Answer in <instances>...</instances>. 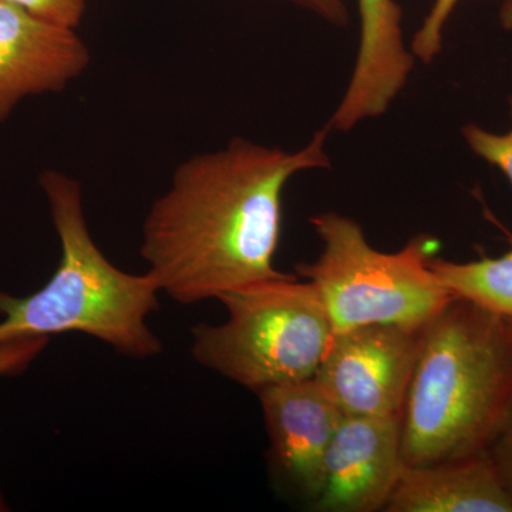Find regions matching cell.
<instances>
[{
    "label": "cell",
    "instance_id": "cell-1",
    "mask_svg": "<svg viewBox=\"0 0 512 512\" xmlns=\"http://www.w3.org/2000/svg\"><path fill=\"white\" fill-rule=\"evenodd\" d=\"M328 126L298 151L234 138L178 165L143 225L141 256L160 291L181 305L288 278L275 268L282 195L303 171L330 167Z\"/></svg>",
    "mask_w": 512,
    "mask_h": 512
},
{
    "label": "cell",
    "instance_id": "cell-2",
    "mask_svg": "<svg viewBox=\"0 0 512 512\" xmlns=\"http://www.w3.org/2000/svg\"><path fill=\"white\" fill-rule=\"evenodd\" d=\"M511 416L510 323L456 298L421 330L400 413L406 466L487 453Z\"/></svg>",
    "mask_w": 512,
    "mask_h": 512
},
{
    "label": "cell",
    "instance_id": "cell-3",
    "mask_svg": "<svg viewBox=\"0 0 512 512\" xmlns=\"http://www.w3.org/2000/svg\"><path fill=\"white\" fill-rule=\"evenodd\" d=\"M40 187L60 239L55 274L28 298L0 292V343L77 332L131 359L161 355V339L148 326L160 308L156 279L128 274L97 247L84 217L79 181L55 170L40 174Z\"/></svg>",
    "mask_w": 512,
    "mask_h": 512
},
{
    "label": "cell",
    "instance_id": "cell-4",
    "mask_svg": "<svg viewBox=\"0 0 512 512\" xmlns=\"http://www.w3.org/2000/svg\"><path fill=\"white\" fill-rule=\"evenodd\" d=\"M311 224L322 254L296 271L318 291L333 335L367 325L423 329L456 299L431 268L436 239L417 235L400 251L382 252L346 215L323 212Z\"/></svg>",
    "mask_w": 512,
    "mask_h": 512
},
{
    "label": "cell",
    "instance_id": "cell-5",
    "mask_svg": "<svg viewBox=\"0 0 512 512\" xmlns=\"http://www.w3.org/2000/svg\"><path fill=\"white\" fill-rule=\"evenodd\" d=\"M217 299L228 318L192 328L195 362L255 393L315 377L333 328L311 282L291 275L242 286Z\"/></svg>",
    "mask_w": 512,
    "mask_h": 512
},
{
    "label": "cell",
    "instance_id": "cell-6",
    "mask_svg": "<svg viewBox=\"0 0 512 512\" xmlns=\"http://www.w3.org/2000/svg\"><path fill=\"white\" fill-rule=\"evenodd\" d=\"M421 330L367 325L336 333L316 380L345 416H400Z\"/></svg>",
    "mask_w": 512,
    "mask_h": 512
},
{
    "label": "cell",
    "instance_id": "cell-7",
    "mask_svg": "<svg viewBox=\"0 0 512 512\" xmlns=\"http://www.w3.org/2000/svg\"><path fill=\"white\" fill-rule=\"evenodd\" d=\"M406 461L400 416H345L330 441L313 507L325 512L384 510Z\"/></svg>",
    "mask_w": 512,
    "mask_h": 512
},
{
    "label": "cell",
    "instance_id": "cell-8",
    "mask_svg": "<svg viewBox=\"0 0 512 512\" xmlns=\"http://www.w3.org/2000/svg\"><path fill=\"white\" fill-rule=\"evenodd\" d=\"M89 64L76 29L0 0V123L26 97L63 92Z\"/></svg>",
    "mask_w": 512,
    "mask_h": 512
},
{
    "label": "cell",
    "instance_id": "cell-9",
    "mask_svg": "<svg viewBox=\"0 0 512 512\" xmlns=\"http://www.w3.org/2000/svg\"><path fill=\"white\" fill-rule=\"evenodd\" d=\"M256 394L276 474L313 504L322 488L326 451L345 414L316 377Z\"/></svg>",
    "mask_w": 512,
    "mask_h": 512
},
{
    "label": "cell",
    "instance_id": "cell-10",
    "mask_svg": "<svg viewBox=\"0 0 512 512\" xmlns=\"http://www.w3.org/2000/svg\"><path fill=\"white\" fill-rule=\"evenodd\" d=\"M359 50L348 89L330 117V130H353L362 121L383 116L414 69L404 43L403 12L396 0H357Z\"/></svg>",
    "mask_w": 512,
    "mask_h": 512
},
{
    "label": "cell",
    "instance_id": "cell-11",
    "mask_svg": "<svg viewBox=\"0 0 512 512\" xmlns=\"http://www.w3.org/2000/svg\"><path fill=\"white\" fill-rule=\"evenodd\" d=\"M384 511L512 512V494L487 451L406 467Z\"/></svg>",
    "mask_w": 512,
    "mask_h": 512
},
{
    "label": "cell",
    "instance_id": "cell-12",
    "mask_svg": "<svg viewBox=\"0 0 512 512\" xmlns=\"http://www.w3.org/2000/svg\"><path fill=\"white\" fill-rule=\"evenodd\" d=\"M431 268L454 298L512 318V235L510 249L501 256H483L470 262L433 258Z\"/></svg>",
    "mask_w": 512,
    "mask_h": 512
},
{
    "label": "cell",
    "instance_id": "cell-13",
    "mask_svg": "<svg viewBox=\"0 0 512 512\" xmlns=\"http://www.w3.org/2000/svg\"><path fill=\"white\" fill-rule=\"evenodd\" d=\"M508 107L512 123V96L508 99ZM461 134L471 153L500 170L512 187V126L507 133L498 134L470 123L461 128Z\"/></svg>",
    "mask_w": 512,
    "mask_h": 512
},
{
    "label": "cell",
    "instance_id": "cell-14",
    "mask_svg": "<svg viewBox=\"0 0 512 512\" xmlns=\"http://www.w3.org/2000/svg\"><path fill=\"white\" fill-rule=\"evenodd\" d=\"M460 0H434L433 6L424 18L419 30L414 33L410 52L421 62H434L443 49V35L448 20Z\"/></svg>",
    "mask_w": 512,
    "mask_h": 512
},
{
    "label": "cell",
    "instance_id": "cell-15",
    "mask_svg": "<svg viewBox=\"0 0 512 512\" xmlns=\"http://www.w3.org/2000/svg\"><path fill=\"white\" fill-rule=\"evenodd\" d=\"M3 2L18 5L56 25L77 29L82 23L89 0H3Z\"/></svg>",
    "mask_w": 512,
    "mask_h": 512
},
{
    "label": "cell",
    "instance_id": "cell-16",
    "mask_svg": "<svg viewBox=\"0 0 512 512\" xmlns=\"http://www.w3.org/2000/svg\"><path fill=\"white\" fill-rule=\"evenodd\" d=\"M50 338H22L0 343V376L19 375L46 349Z\"/></svg>",
    "mask_w": 512,
    "mask_h": 512
},
{
    "label": "cell",
    "instance_id": "cell-17",
    "mask_svg": "<svg viewBox=\"0 0 512 512\" xmlns=\"http://www.w3.org/2000/svg\"><path fill=\"white\" fill-rule=\"evenodd\" d=\"M296 8L311 12L336 28H345L349 23V10L345 0H281Z\"/></svg>",
    "mask_w": 512,
    "mask_h": 512
},
{
    "label": "cell",
    "instance_id": "cell-18",
    "mask_svg": "<svg viewBox=\"0 0 512 512\" xmlns=\"http://www.w3.org/2000/svg\"><path fill=\"white\" fill-rule=\"evenodd\" d=\"M504 484L512 494V416L488 450Z\"/></svg>",
    "mask_w": 512,
    "mask_h": 512
},
{
    "label": "cell",
    "instance_id": "cell-19",
    "mask_svg": "<svg viewBox=\"0 0 512 512\" xmlns=\"http://www.w3.org/2000/svg\"><path fill=\"white\" fill-rule=\"evenodd\" d=\"M498 19H500L501 28L512 32V0H503L498 12Z\"/></svg>",
    "mask_w": 512,
    "mask_h": 512
},
{
    "label": "cell",
    "instance_id": "cell-20",
    "mask_svg": "<svg viewBox=\"0 0 512 512\" xmlns=\"http://www.w3.org/2000/svg\"><path fill=\"white\" fill-rule=\"evenodd\" d=\"M8 505H6L5 501L2 500V497H0V511H8Z\"/></svg>",
    "mask_w": 512,
    "mask_h": 512
},
{
    "label": "cell",
    "instance_id": "cell-21",
    "mask_svg": "<svg viewBox=\"0 0 512 512\" xmlns=\"http://www.w3.org/2000/svg\"><path fill=\"white\" fill-rule=\"evenodd\" d=\"M508 320V323H510V328H511V332H512V318H507Z\"/></svg>",
    "mask_w": 512,
    "mask_h": 512
}]
</instances>
